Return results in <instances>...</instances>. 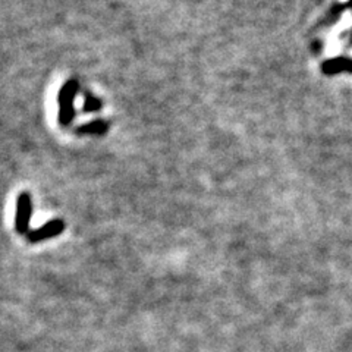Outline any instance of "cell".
<instances>
[{
  "instance_id": "6da1fadb",
  "label": "cell",
  "mask_w": 352,
  "mask_h": 352,
  "mask_svg": "<svg viewBox=\"0 0 352 352\" xmlns=\"http://www.w3.org/2000/svg\"><path fill=\"white\" fill-rule=\"evenodd\" d=\"M80 91V84L76 80H68L59 90L58 94V104L59 112L58 119L62 126H69L75 119V100Z\"/></svg>"
},
{
  "instance_id": "5b68a950",
  "label": "cell",
  "mask_w": 352,
  "mask_h": 352,
  "mask_svg": "<svg viewBox=\"0 0 352 352\" xmlns=\"http://www.w3.org/2000/svg\"><path fill=\"white\" fill-rule=\"evenodd\" d=\"M107 128H109V125L106 122H103V120H96V122H90V124H87L84 126H80L78 132H80V134L100 135V134H104V132H107Z\"/></svg>"
},
{
  "instance_id": "3957f363",
  "label": "cell",
  "mask_w": 352,
  "mask_h": 352,
  "mask_svg": "<svg viewBox=\"0 0 352 352\" xmlns=\"http://www.w3.org/2000/svg\"><path fill=\"white\" fill-rule=\"evenodd\" d=\"M65 230V222L62 219H53L50 222L44 223L43 226L34 229V230H30V232L25 235L27 239L32 244H36V242H41V241H46L50 238H54L60 235Z\"/></svg>"
},
{
  "instance_id": "7a4b0ae2",
  "label": "cell",
  "mask_w": 352,
  "mask_h": 352,
  "mask_svg": "<svg viewBox=\"0 0 352 352\" xmlns=\"http://www.w3.org/2000/svg\"><path fill=\"white\" fill-rule=\"evenodd\" d=\"M32 216V201L28 192H22L16 201V214H15V230L21 235H27L30 232V222Z\"/></svg>"
},
{
  "instance_id": "8992f818",
  "label": "cell",
  "mask_w": 352,
  "mask_h": 352,
  "mask_svg": "<svg viewBox=\"0 0 352 352\" xmlns=\"http://www.w3.org/2000/svg\"><path fill=\"white\" fill-rule=\"evenodd\" d=\"M102 109V100L100 98L94 97L91 93H85V100H84V106L82 110L87 113L90 112H98Z\"/></svg>"
},
{
  "instance_id": "277c9868",
  "label": "cell",
  "mask_w": 352,
  "mask_h": 352,
  "mask_svg": "<svg viewBox=\"0 0 352 352\" xmlns=\"http://www.w3.org/2000/svg\"><path fill=\"white\" fill-rule=\"evenodd\" d=\"M322 69L326 75H335L339 72H352V60L345 58H335L323 63Z\"/></svg>"
}]
</instances>
